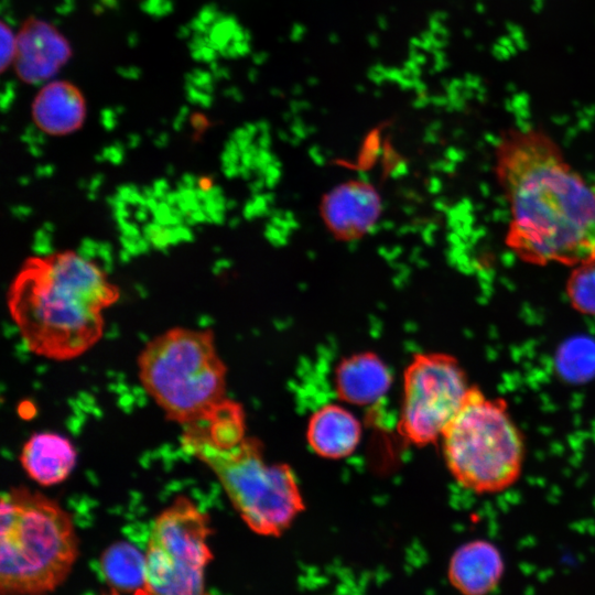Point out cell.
I'll list each match as a JSON object with an SVG mask.
<instances>
[{"label": "cell", "mask_w": 595, "mask_h": 595, "mask_svg": "<svg viewBox=\"0 0 595 595\" xmlns=\"http://www.w3.org/2000/svg\"><path fill=\"white\" fill-rule=\"evenodd\" d=\"M31 117L42 132L64 137L78 131L87 118V101L82 89L67 79L54 78L37 89Z\"/></svg>", "instance_id": "obj_11"}, {"label": "cell", "mask_w": 595, "mask_h": 595, "mask_svg": "<svg viewBox=\"0 0 595 595\" xmlns=\"http://www.w3.org/2000/svg\"><path fill=\"white\" fill-rule=\"evenodd\" d=\"M73 443L54 432H39L23 444L20 463L26 475L41 486L63 483L76 465Z\"/></svg>", "instance_id": "obj_14"}, {"label": "cell", "mask_w": 595, "mask_h": 595, "mask_svg": "<svg viewBox=\"0 0 595 595\" xmlns=\"http://www.w3.org/2000/svg\"><path fill=\"white\" fill-rule=\"evenodd\" d=\"M505 562L499 549L484 539L459 545L447 565L450 584L462 595H488L501 582Z\"/></svg>", "instance_id": "obj_12"}, {"label": "cell", "mask_w": 595, "mask_h": 595, "mask_svg": "<svg viewBox=\"0 0 595 595\" xmlns=\"http://www.w3.org/2000/svg\"><path fill=\"white\" fill-rule=\"evenodd\" d=\"M17 33L18 50L12 69L25 84L42 85L56 78L73 56L69 40L45 19L28 18Z\"/></svg>", "instance_id": "obj_9"}, {"label": "cell", "mask_w": 595, "mask_h": 595, "mask_svg": "<svg viewBox=\"0 0 595 595\" xmlns=\"http://www.w3.org/2000/svg\"><path fill=\"white\" fill-rule=\"evenodd\" d=\"M565 294L574 311L595 316V260L571 268L565 282Z\"/></svg>", "instance_id": "obj_17"}, {"label": "cell", "mask_w": 595, "mask_h": 595, "mask_svg": "<svg viewBox=\"0 0 595 595\" xmlns=\"http://www.w3.org/2000/svg\"><path fill=\"white\" fill-rule=\"evenodd\" d=\"M100 595H121V593L115 588L109 587L108 591L101 592Z\"/></svg>", "instance_id": "obj_20"}, {"label": "cell", "mask_w": 595, "mask_h": 595, "mask_svg": "<svg viewBox=\"0 0 595 595\" xmlns=\"http://www.w3.org/2000/svg\"><path fill=\"white\" fill-rule=\"evenodd\" d=\"M446 467L464 488L497 494L520 478L526 442L502 398L473 385L442 437Z\"/></svg>", "instance_id": "obj_6"}, {"label": "cell", "mask_w": 595, "mask_h": 595, "mask_svg": "<svg viewBox=\"0 0 595 595\" xmlns=\"http://www.w3.org/2000/svg\"><path fill=\"white\" fill-rule=\"evenodd\" d=\"M380 213L378 191L361 180H349L333 187L320 204L326 228L335 238L344 241L364 237L376 225Z\"/></svg>", "instance_id": "obj_10"}, {"label": "cell", "mask_w": 595, "mask_h": 595, "mask_svg": "<svg viewBox=\"0 0 595 595\" xmlns=\"http://www.w3.org/2000/svg\"><path fill=\"white\" fill-rule=\"evenodd\" d=\"M472 386L453 355L415 354L403 375L399 434L419 447L436 443L464 404Z\"/></svg>", "instance_id": "obj_8"}, {"label": "cell", "mask_w": 595, "mask_h": 595, "mask_svg": "<svg viewBox=\"0 0 595 595\" xmlns=\"http://www.w3.org/2000/svg\"><path fill=\"white\" fill-rule=\"evenodd\" d=\"M564 377L581 380L591 376L595 368V345L583 338L566 343L558 358Z\"/></svg>", "instance_id": "obj_18"}, {"label": "cell", "mask_w": 595, "mask_h": 595, "mask_svg": "<svg viewBox=\"0 0 595 595\" xmlns=\"http://www.w3.org/2000/svg\"><path fill=\"white\" fill-rule=\"evenodd\" d=\"M120 290L95 261L66 249L29 257L8 288V310L25 347L56 361L77 358L104 334Z\"/></svg>", "instance_id": "obj_2"}, {"label": "cell", "mask_w": 595, "mask_h": 595, "mask_svg": "<svg viewBox=\"0 0 595 595\" xmlns=\"http://www.w3.org/2000/svg\"><path fill=\"white\" fill-rule=\"evenodd\" d=\"M391 380L388 366L371 351L345 357L337 364L334 375L338 398L360 407L379 401L388 392Z\"/></svg>", "instance_id": "obj_13"}, {"label": "cell", "mask_w": 595, "mask_h": 595, "mask_svg": "<svg viewBox=\"0 0 595 595\" xmlns=\"http://www.w3.org/2000/svg\"><path fill=\"white\" fill-rule=\"evenodd\" d=\"M0 41H1V58L0 69L4 73L8 68H12L17 50H18V33L11 28L10 24L4 21L0 25Z\"/></svg>", "instance_id": "obj_19"}, {"label": "cell", "mask_w": 595, "mask_h": 595, "mask_svg": "<svg viewBox=\"0 0 595 595\" xmlns=\"http://www.w3.org/2000/svg\"><path fill=\"white\" fill-rule=\"evenodd\" d=\"M0 594L47 595L68 577L79 554L68 511L25 487L1 497Z\"/></svg>", "instance_id": "obj_3"}, {"label": "cell", "mask_w": 595, "mask_h": 595, "mask_svg": "<svg viewBox=\"0 0 595 595\" xmlns=\"http://www.w3.org/2000/svg\"><path fill=\"white\" fill-rule=\"evenodd\" d=\"M137 363L144 390L182 428L227 399V367L209 329L169 328L142 348Z\"/></svg>", "instance_id": "obj_4"}, {"label": "cell", "mask_w": 595, "mask_h": 595, "mask_svg": "<svg viewBox=\"0 0 595 595\" xmlns=\"http://www.w3.org/2000/svg\"><path fill=\"white\" fill-rule=\"evenodd\" d=\"M361 426L346 408L329 403L318 408L310 418L306 440L313 452L324 458L349 456L357 447Z\"/></svg>", "instance_id": "obj_15"}, {"label": "cell", "mask_w": 595, "mask_h": 595, "mask_svg": "<svg viewBox=\"0 0 595 595\" xmlns=\"http://www.w3.org/2000/svg\"><path fill=\"white\" fill-rule=\"evenodd\" d=\"M145 556L126 541L109 545L100 556V569L109 587L120 593L139 592L144 581Z\"/></svg>", "instance_id": "obj_16"}, {"label": "cell", "mask_w": 595, "mask_h": 595, "mask_svg": "<svg viewBox=\"0 0 595 595\" xmlns=\"http://www.w3.org/2000/svg\"><path fill=\"white\" fill-rule=\"evenodd\" d=\"M183 448L216 475L247 527L263 537H280L304 511L296 477L283 463H270L262 443L244 435L224 445L182 440Z\"/></svg>", "instance_id": "obj_5"}, {"label": "cell", "mask_w": 595, "mask_h": 595, "mask_svg": "<svg viewBox=\"0 0 595 595\" xmlns=\"http://www.w3.org/2000/svg\"><path fill=\"white\" fill-rule=\"evenodd\" d=\"M494 174L509 220L505 245L532 266L574 267L595 260V182L566 159L539 128L504 130L494 150Z\"/></svg>", "instance_id": "obj_1"}, {"label": "cell", "mask_w": 595, "mask_h": 595, "mask_svg": "<svg viewBox=\"0 0 595 595\" xmlns=\"http://www.w3.org/2000/svg\"><path fill=\"white\" fill-rule=\"evenodd\" d=\"M210 520L186 496L155 518L144 552V581L134 595H210L205 571L213 560Z\"/></svg>", "instance_id": "obj_7"}]
</instances>
